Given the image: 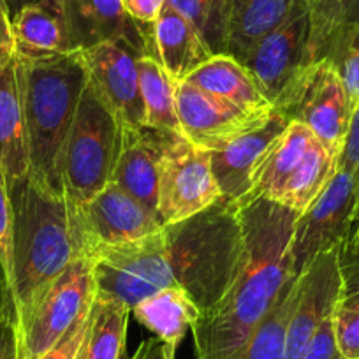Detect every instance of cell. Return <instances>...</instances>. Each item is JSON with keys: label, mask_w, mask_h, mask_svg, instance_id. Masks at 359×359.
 I'll list each match as a JSON object with an SVG mask.
<instances>
[{"label": "cell", "mask_w": 359, "mask_h": 359, "mask_svg": "<svg viewBox=\"0 0 359 359\" xmlns=\"http://www.w3.org/2000/svg\"><path fill=\"white\" fill-rule=\"evenodd\" d=\"M310 13V57L319 62L327 41L347 25L359 23V0H306Z\"/></svg>", "instance_id": "obj_29"}, {"label": "cell", "mask_w": 359, "mask_h": 359, "mask_svg": "<svg viewBox=\"0 0 359 359\" xmlns=\"http://www.w3.org/2000/svg\"><path fill=\"white\" fill-rule=\"evenodd\" d=\"M185 81L199 86L205 92L226 99L231 104L254 115H269L273 106L261 92L250 71L226 53L213 55L208 62L196 69Z\"/></svg>", "instance_id": "obj_23"}, {"label": "cell", "mask_w": 359, "mask_h": 359, "mask_svg": "<svg viewBox=\"0 0 359 359\" xmlns=\"http://www.w3.org/2000/svg\"><path fill=\"white\" fill-rule=\"evenodd\" d=\"M172 277L203 312L233 284L243 254L240 206L220 198L205 212L162 227Z\"/></svg>", "instance_id": "obj_4"}, {"label": "cell", "mask_w": 359, "mask_h": 359, "mask_svg": "<svg viewBox=\"0 0 359 359\" xmlns=\"http://www.w3.org/2000/svg\"><path fill=\"white\" fill-rule=\"evenodd\" d=\"M319 60L333 64L354 104H359V23L338 30L324 46Z\"/></svg>", "instance_id": "obj_31"}, {"label": "cell", "mask_w": 359, "mask_h": 359, "mask_svg": "<svg viewBox=\"0 0 359 359\" xmlns=\"http://www.w3.org/2000/svg\"><path fill=\"white\" fill-rule=\"evenodd\" d=\"M13 205V271L6 284L16 316L64 273L76 259L65 198L29 175L9 187Z\"/></svg>", "instance_id": "obj_3"}, {"label": "cell", "mask_w": 359, "mask_h": 359, "mask_svg": "<svg viewBox=\"0 0 359 359\" xmlns=\"http://www.w3.org/2000/svg\"><path fill=\"white\" fill-rule=\"evenodd\" d=\"M337 169V155L309 127L291 122L257 165L250 191L238 206L268 199L302 215L327 187Z\"/></svg>", "instance_id": "obj_5"}, {"label": "cell", "mask_w": 359, "mask_h": 359, "mask_svg": "<svg viewBox=\"0 0 359 359\" xmlns=\"http://www.w3.org/2000/svg\"><path fill=\"white\" fill-rule=\"evenodd\" d=\"M94 312L90 310L86 316L79 317L74 324L67 330V333L58 340L55 347H51L46 354L41 355L39 359H76L78 358L81 345L88 334L90 326H92Z\"/></svg>", "instance_id": "obj_36"}, {"label": "cell", "mask_w": 359, "mask_h": 359, "mask_svg": "<svg viewBox=\"0 0 359 359\" xmlns=\"http://www.w3.org/2000/svg\"><path fill=\"white\" fill-rule=\"evenodd\" d=\"M88 85L120 126L143 127L144 104L140 88L137 58L143 57L126 41H106L81 50Z\"/></svg>", "instance_id": "obj_14"}, {"label": "cell", "mask_w": 359, "mask_h": 359, "mask_svg": "<svg viewBox=\"0 0 359 359\" xmlns=\"http://www.w3.org/2000/svg\"><path fill=\"white\" fill-rule=\"evenodd\" d=\"M298 0H227L226 55L241 60L291 16Z\"/></svg>", "instance_id": "obj_24"}, {"label": "cell", "mask_w": 359, "mask_h": 359, "mask_svg": "<svg viewBox=\"0 0 359 359\" xmlns=\"http://www.w3.org/2000/svg\"><path fill=\"white\" fill-rule=\"evenodd\" d=\"M67 212L76 257L92 259L104 248L143 240L164 227L155 213L115 182Z\"/></svg>", "instance_id": "obj_8"}, {"label": "cell", "mask_w": 359, "mask_h": 359, "mask_svg": "<svg viewBox=\"0 0 359 359\" xmlns=\"http://www.w3.org/2000/svg\"><path fill=\"white\" fill-rule=\"evenodd\" d=\"M0 50H15L13 20L6 0H0Z\"/></svg>", "instance_id": "obj_41"}, {"label": "cell", "mask_w": 359, "mask_h": 359, "mask_svg": "<svg viewBox=\"0 0 359 359\" xmlns=\"http://www.w3.org/2000/svg\"><path fill=\"white\" fill-rule=\"evenodd\" d=\"M0 359H20L18 316L6 280L0 275Z\"/></svg>", "instance_id": "obj_34"}, {"label": "cell", "mask_w": 359, "mask_h": 359, "mask_svg": "<svg viewBox=\"0 0 359 359\" xmlns=\"http://www.w3.org/2000/svg\"><path fill=\"white\" fill-rule=\"evenodd\" d=\"M13 271V205L9 185L0 168V275L9 284Z\"/></svg>", "instance_id": "obj_35"}, {"label": "cell", "mask_w": 359, "mask_h": 359, "mask_svg": "<svg viewBox=\"0 0 359 359\" xmlns=\"http://www.w3.org/2000/svg\"><path fill=\"white\" fill-rule=\"evenodd\" d=\"M165 2L168 0H122L127 15L136 20L137 23H144V25H150L157 20Z\"/></svg>", "instance_id": "obj_39"}, {"label": "cell", "mask_w": 359, "mask_h": 359, "mask_svg": "<svg viewBox=\"0 0 359 359\" xmlns=\"http://www.w3.org/2000/svg\"><path fill=\"white\" fill-rule=\"evenodd\" d=\"M32 2H41V0H32Z\"/></svg>", "instance_id": "obj_44"}, {"label": "cell", "mask_w": 359, "mask_h": 359, "mask_svg": "<svg viewBox=\"0 0 359 359\" xmlns=\"http://www.w3.org/2000/svg\"><path fill=\"white\" fill-rule=\"evenodd\" d=\"M137 71L144 104V126L161 133L182 136L175 99L178 83L151 57L137 58Z\"/></svg>", "instance_id": "obj_26"}, {"label": "cell", "mask_w": 359, "mask_h": 359, "mask_svg": "<svg viewBox=\"0 0 359 359\" xmlns=\"http://www.w3.org/2000/svg\"><path fill=\"white\" fill-rule=\"evenodd\" d=\"M122 126L86 83L60 157V182L67 208H78L111 182Z\"/></svg>", "instance_id": "obj_6"}, {"label": "cell", "mask_w": 359, "mask_h": 359, "mask_svg": "<svg viewBox=\"0 0 359 359\" xmlns=\"http://www.w3.org/2000/svg\"><path fill=\"white\" fill-rule=\"evenodd\" d=\"M222 198L213 176L210 150L175 136L165 150L158 175L157 213L164 226L182 222Z\"/></svg>", "instance_id": "obj_12"}, {"label": "cell", "mask_w": 359, "mask_h": 359, "mask_svg": "<svg viewBox=\"0 0 359 359\" xmlns=\"http://www.w3.org/2000/svg\"><path fill=\"white\" fill-rule=\"evenodd\" d=\"M133 359H176V352L172 348H169L164 341L158 340L157 337H154L147 338L137 347Z\"/></svg>", "instance_id": "obj_40"}, {"label": "cell", "mask_w": 359, "mask_h": 359, "mask_svg": "<svg viewBox=\"0 0 359 359\" xmlns=\"http://www.w3.org/2000/svg\"><path fill=\"white\" fill-rule=\"evenodd\" d=\"M355 104L344 79L327 60L313 62L275 111L309 127L338 157Z\"/></svg>", "instance_id": "obj_11"}, {"label": "cell", "mask_w": 359, "mask_h": 359, "mask_svg": "<svg viewBox=\"0 0 359 359\" xmlns=\"http://www.w3.org/2000/svg\"><path fill=\"white\" fill-rule=\"evenodd\" d=\"M338 169L351 178L352 189H354V224H352L351 236L345 241V243H351V241L359 240V104L355 106L351 127L338 155Z\"/></svg>", "instance_id": "obj_33"}, {"label": "cell", "mask_w": 359, "mask_h": 359, "mask_svg": "<svg viewBox=\"0 0 359 359\" xmlns=\"http://www.w3.org/2000/svg\"><path fill=\"white\" fill-rule=\"evenodd\" d=\"M94 319L86 338L85 359H120L126 352L130 310L122 303L95 296Z\"/></svg>", "instance_id": "obj_27"}, {"label": "cell", "mask_w": 359, "mask_h": 359, "mask_svg": "<svg viewBox=\"0 0 359 359\" xmlns=\"http://www.w3.org/2000/svg\"><path fill=\"white\" fill-rule=\"evenodd\" d=\"M175 99L182 136L206 150H213L240 134L262 126L273 113H247L189 81L176 85Z\"/></svg>", "instance_id": "obj_16"}, {"label": "cell", "mask_w": 359, "mask_h": 359, "mask_svg": "<svg viewBox=\"0 0 359 359\" xmlns=\"http://www.w3.org/2000/svg\"><path fill=\"white\" fill-rule=\"evenodd\" d=\"M243 254L229 291L192 326L199 359H231L273 310L292 277L291 236L299 213L252 199L240 206Z\"/></svg>", "instance_id": "obj_1"}, {"label": "cell", "mask_w": 359, "mask_h": 359, "mask_svg": "<svg viewBox=\"0 0 359 359\" xmlns=\"http://www.w3.org/2000/svg\"><path fill=\"white\" fill-rule=\"evenodd\" d=\"M299 359H345L337 345L331 317L324 320L323 326L317 330L312 341H310L309 347L305 348V352H303Z\"/></svg>", "instance_id": "obj_37"}, {"label": "cell", "mask_w": 359, "mask_h": 359, "mask_svg": "<svg viewBox=\"0 0 359 359\" xmlns=\"http://www.w3.org/2000/svg\"><path fill=\"white\" fill-rule=\"evenodd\" d=\"M344 292L340 247L319 255L298 277V296L287 324L285 359H299L323 323L334 312Z\"/></svg>", "instance_id": "obj_15"}, {"label": "cell", "mask_w": 359, "mask_h": 359, "mask_svg": "<svg viewBox=\"0 0 359 359\" xmlns=\"http://www.w3.org/2000/svg\"><path fill=\"white\" fill-rule=\"evenodd\" d=\"M95 296L94 262L76 257L18 316L20 359H39L46 354L79 317L92 310Z\"/></svg>", "instance_id": "obj_7"}, {"label": "cell", "mask_w": 359, "mask_h": 359, "mask_svg": "<svg viewBox=\"0 0 359 359\" xmlns=\"http://www.w3.org/2000/svg\"><path fill=\"white\" fill-rule=\"evenodd\" d=\"M120 359H133V358H129V355H127L126 352H123V355H122V358H120Z\"/></svg>", "instance_id": "obj_43"}, {"label": "cell", "mask_w": 359, "mask_h": 359, "mask_svg": "<svg viewBox=\"0 0 359 359\" xmlns=\"http://www.w3.org/2000/svg\"><path fill=\"white\" fill-rule=\"evenodd\" d=\"M269 104H282L313 64L310 57V13L306 0H298L291 16L262 37L241 58Z\"/></svg>", "instance_id": "obj_10"}, {"label": "cell", "mask_w": 359, "mask_h": 359, "mask_svg": "<svg viewBox=\"0 0 359 359\" xmlns=\"http://www.w3.org/2000/svg\"><path fill=\"white\" fill-rule=\"evenodd\" d=\"M340 273L344 284L341 294L359 291V240L340 247Z\"/></svg>", "instance_id": "obj_38"}, {"label": "cell", "mask_w": 359, "mask_h": 359, "mask_svg": "<svg viewBox=\"0 0 359 359\" xmlns=\"http://www.w3.org/2000/svg\"><path fill=\"white\" fill-rule=\"evenodd\" d=\"M0 168L9 187L29 175L18 57L15 50H0Z\"/></svg>", "instance_id": "obj_22"}, {"label": "cell", "mask_w": 359, "mask_h": 359, "mask_svg": "<svg viewBox=\"0 0 359 359\" xmlns=\"http://www.w3.org/2000/svg\"><path fill=\"white\" fill-rule=\"evenodd\" d=\"M79 50L106 41H126L148 57V25L127 15L122 0H64Z\"/></svg>", "instance_id": "obj_20"}, {"label": "cell", "mask_w": 359, "mask_h": 359, "mask_svg": "<svg viewBox=\"0 0 359 359\" xmlns=\"http://www.w3.org/2000/svg\"><path fill=\"white\" fill-rule=\"evenodd\" d=\"M29 176L43 189L60 194V157L83 90L88 83L81 50L60 57L18 58Z\"/></svg>", "instance_id": "obj_2"}, {"label": "cell", "mask_w": 359, "mask_h": 359, "mask_svg": "<svg viewBox=\"0 0 359 359\" xmlns=\"http://www.w3.org/2000/svg\"><path fill=\"white\" fill-rule=\"evenodd\" d=\"M130 313L175 352L187 331L201 317V310L182 287L162 289L137 303Z\"/></svg>", "instance_id": "obj_25"}, {"label": "cell", "mask_w": 359, "mask_h": 359, "mask_svg": "<svg viewBox=\"0 0 359 359\" xmlns=\"http://www.w3.org/2000/svg\"><path fill=\"white\" fill-rule=\"evenodd\" d=\"M165 4L198 29L213 55L226 53L227 0H168Z\"/></svg>", "instance_id": "obj_30"}, {"label": "cell", "mask_w": 359, "mask_h": 359, "mask_svg": "<svg viewBox=\"0 0 359 359\" xmlns=\"http://www.w3.org/2000/svg\"><path fill=\"white\" fill-rule=\"evenodd\" d=\"M13 34L15 53L22 60H41L79 51L64 0L25 4L13 18Z\"/></svg>", "instance_id": "obj_19"}, {"label": "cell", "mask_w": 359, "mask_h": 359, "mask_svg": "<svg viewBox=\"0 0 359 359\" xmlns=\"http://www.w3.org/2000/svg\"><path fill=\"white\" fill-rule=\"evenodd\" d=\"M331 320L341 355L345 359H359V291L341 294Z\"/></svg>", "instance_id": "obj_32"}, {"label": "cell", "mask_w": 359, "mask_h": 359, "mask_svg": "<svg viewBox=\"0 0 359 359\" xmlns=\"http://www.w3.org/2000/svg\"><path fill=\"white\" fill-rule=\"evenodd\" d=\"M90 333V331H88ZM86 338H88V334H86ZM86 338H85V341H83V345H81V351H79V354H78V358L76 359H85V348H86Z\"/></svg>", "instance_id": "obj_42"}, {"label": "cell", "mask_w": 359, "mask_h": 359, "mask_svg": "<svg viewBox=\"0 0 359 359\" xmlns=\"http://www.w3.org/2000/svg\"><path fill=\"white\" fill-rule=\"evenodd\" d=\"M175 136L178 134L161 133L147 126H122V141L111 182L126 189L157 217L161 162Z\"/></svg>", "instance_id": "obj_18"}, {"label": "cell", "mask_w": 359, "mask_h": 359, "mask_svg": "<svg viewBox=\"0 0 359 359\" xmlns=\"http://www.w3.org/2000/svg\"><path fill=\"white\" fill-rule=\"evenodd\" d=\"M354 189L351 178L337 169L327 187L298 217L291 236L292 277H302L319 255L341 247L354 224Z\"/></svg>", "instance_id": "obj_13"}, {"label": "cell", "mask_w": 359, "mask_h": 359, "mask_svg": "<svg viewBox=\"0 0 359 359\" xmlns=\"http://www.w3.org/2000/svg\"><path fill=\"white\" fill-rule=\"evenodd\" d=\"M291 120L282 113H271L262 126L240 134L234 140L210 150L213 176L220 189L222 199L238 203L250 191V180L257 165L268 154L271 144L287 129Z\"/></svg>", "instance_id": "obj_17"}, {"label": "cell", "mask_w": 359, "mask_h": 359, "mask_svg": "<svg viewBox=\"0 0 359 359\" xmlns=\"http://www.w3.org/2000/svg\"><path fill=\"white\" fill-rule=\"evenodd\" d=\"M298 296V278L291 280L273 310L268 313L250 340L231 359H285L287 324Z\"/></svg>", "instance_id": "obj_28"}, {"label": "cell", "mask_w": 359, "mask_h": 359, "mask_svg": "<svg viewBox=\"0 0 359 359\" xmlns=\"http://www.w3.org/2000/svg\"><path fill=\"white\" fill-rule=\"evenodd\" d=\"M92 262L99 298L118 302L129 310L162 289L178 287L162 229L133 243L104 248Z\"/></svg>", "instance_id": "obj_9"}, {"label": "cell", "mask_w": 359, "mask_h": 359, "mask_svg": "<svg viewBox=\"0 0 359 359\" xmlns=\"http://www.w3.org/2000/svg\"><path fill=\"white\" fill-rule=\"evenodd\" d=\"M148 57L155 58L176 83L185 81L213 57V51L194 25L165 4L148 25Z\"/></svg>", "instance_id": "obj_21"}]
</instances>
